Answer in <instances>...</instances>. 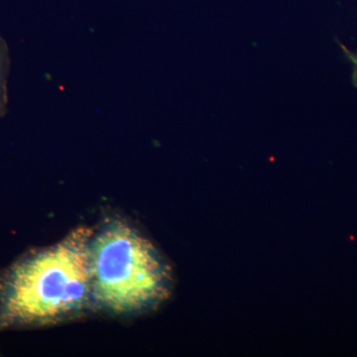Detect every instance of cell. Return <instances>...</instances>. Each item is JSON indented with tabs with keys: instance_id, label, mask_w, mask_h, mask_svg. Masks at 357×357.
Instances as JSON below:
<instances>
[{
	"instance_id": "obj_1",
	"label": "cell",
	"mask_w": 357,
	"mask_h": 357,
	"mask_svg": "<svg viewBox=\"0 0 357 357\" xmlns=\"http://www.w3.org/2000/svg\"><path fill=\"white\" fill-rule=\"evenodd\" d=\"M93 232L77 227L57 243L28 251L0 274V331L57 325L93 311Z\"/></svg>"
},
{
	"instance_id": "obj_2",
	"label": "cell",
	"mask_w": 357,
	"mask_h": 357,
	"mask_svg": "<svg viewBox=\"0 0 357 357\" xmlns=\"http://www.w3.org/2000/svg\"><path fill=\"white\" fill-rule=\"evenodd\" d=\"M89 253L93 311L139 316L170 298L172 268L128 218L112 215L102 220L93 229Z\"/></svg>"
},
{
	"instance_id": "obj_3",
	"label": "cell",
	"mask_w": 357,
	"mask_h": 357,
	"mask_svg": "<svg viewBox=\"0 0 357 357\" xmlns=\"http://www.w3.org/2000/svg\"><path fill=\"white\" fill-rule=\"evenodd\" d=\"M9 59L8 47L6 42L0 36V115H3L7 107V79H8Z\"/></svg>"
},
{
	"instance_id": "obj_4",
	"label": "cell",
	"mask_w": 357,
	"mask_h": 357,
	"mask_svg": "<svg viewBox=\"0 0 357 357\" xmlns=\"http://www.w3.org/2000/svg\"><path fill=\"white\" fill-rule=\"evenodd\" d=\"M342 48L344 49V52L345 55H347V59L352 63L354 65V74H352V82H354V86L357 88V53H352V52L349 51V49L345 48L344 45H342Z\"/></svg>"
}]
</instances>
